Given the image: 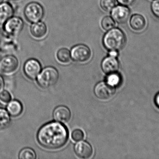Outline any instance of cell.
<instances>
[{
    "label": "cell",
    "mask_w": 159,
    "mask_h": 159,
    "mask_svg": "<svg viewBox=\"0 0 159 159\" xmlns=\"http://www.w3.org/2000/svg\"><path fill=\"white\" fill-rule=\"evenodd\" d=\"M36 155L33 149L30 148H25L20 152L19 158L20 159H35Z\"/></svg>",
    "instance_id": "ffe728a7"
},
{
    "label": "cell",
    "mask_w": 159,
    "mask_h": 159,
    "mask_svg": "<svg viewBox=\"0 0 159 159\" xmlns=\"http://www.w3.org/2000/svg\"><path fill=\"white\" fill-rule=\"evenodd\" d=\"M30 32L33 36L36 39L43 38L47 32L46 25L42 21L33 23L30 27Z\"/></svg>",
    "instance_id": "9a60e30c"
},
{
    "label": "cell",
    "mask_w": 159,
    "mask_h": 159,
    "mask_svg": "<svg viewBox=\"0 0 159 159\" xmlns=\"http://www.w3.org/2000/svg\"><path fill=\"white\" fill-rule=\"evenodd\" d=\"M155 101H156V104L159 107V93L156 96Z\"/></svg>",
    "instance_id": "f546056e"
},
{
    "label": "cell",
    "mask_w": 159,
    "mask_h": 159,
    "mask_svg": "<svg viewBox=\"0 0 159 159\" xmlns=\"http://www.w3.org/2000/svg\"><path fill=\"white\" fill-rule=\"evenodd\" d=\"M59 73L56 68H44L37 77V83L41 87L48 88L56 85L59 79Z\"/></svg>",
    "instance_id": "3957f363"
},
{
    "label": "cell",
    "mask_w": 159,
    "mask_h": 159,
    "mask_svg": "<svg viewBox=\"0 0 159 159\" xmlns=\"http://www.w3.org/2000/svg\"><path fill=\"white\" fill-rule=\"evenodd\" d=\"M94 93L98 99L107 100L114 96L116 93V88L107 82H101L94 87Z\"/></svg>",
    "instance_id": "8992f818"
},
{
    "label": "cell",
    "mask_w": 159,
    "mask_h": 159,
    "mask_svg": "<svg viewBox=\"0 0 159 159\" xmlns=\"http://www.w3.org/2000/svg\"><path fill=\"white\" fill-rule=\"evenodd\" d=\"M57 58L62 63H68L71 59L70 52L67 49H61L57 53Z\"/></svg>",
    "instance_id": "d6986e66"
},
{
    "label": "cell",
    "mask_w": 159,
    "mask_h": 159,
    "mask_svg": "<svg viewBox=\"0 0 159 159\" xmlns=\"http://www.w3.org/2000/svg\"><path fill=\"white\" fill-rule=\"evenodd\" d=\"M107 82L114 87L119 86L121 82V77L116 72L108 74L107 77Z\"/></svg>",
    "instance_id": "7402d4cb"
},
{
    "label": "cell",
    "mask_w": 159,
    "mask_h": 159,
    "mask_svg": "<svg viewBox=\"0 0 159 159\" xmlns=\"http://www.w3.org/2000/svg\"><path fill=\"white\" fill-rule=\"evenodd\" d=\"M10 122V115L7 111L0 108V130H3L7 128Z\"/></svg>",
    "instance_id": "ac0fdd59"
},
{
    "label": "cell",
    "mask_w": 159,
    "mask_h": 159,
    "mask_svg": "<svg viewBox=\"0 0 159 159\" xmlns=\"http://www.w3.org/2000/svg\"><path fill=\"white\" fill-rule=\"evenodd\" d=\"M23 111V106L20 102L15 100L7 104V111L9 115L13 117H16L21 115Z\"/></svg>",
    "instance_id": "e0dca14e"
},
{
    "label": "cell",
    "mask_w": 159,
    "mask_h": 159,
    "mask_svg": "<svg viewBox=\"0 0 159 159\" xmlns=\"http://www.w3.org/2000/svg\"><path fill=\"white\" fill-rule=\"evenodd\" d=\"M14 10L9 3L2 2L0 3V25H3L7 21L13 16Z\"/></svg>",
    "instance_id": "5bb4252c"
},
{
    "label": "cell",
    "mask_w": 159,
    "mask_h": 159,
    "mask_svg": "<svg viewBox=\"0 0 159 159\" xmlns=\"http://www.w3.org/2000/svg\"><path fill=\"white\" fill-rule=\"evenodd\" d=\"M4 87V81L3 78L0 75V92L3 90Z\"/></svg>",
    "instance_id": "83f0119b"
},
{
    "label": "cell",
    "mask_w": 159,
    "mask_h": 159,
    "mask_svg": "<svg viewBox=\"0 0 159 159\" xmlns=\"http://www.w3.org/2000/svg\"><path fill=\"white\" fill-rule=\"evenodd\" d=\"M71 58L75 61L83 63L88 61L91 56V51L89 47L84 44H78L72 49Z\"/></svg>",
    "instance_id": "5b68a950"
},
{
    "label": "cell",
    "mask_w": 159,
    "mask_h": 159,
    "mask_svg": "<svg viewBox=\"0 0 159 159\" xmlns=\"http://www.w3.org/2000/svg\"><path fill=\"white\" fill-rule=\"evenodd\" d=\"M18 66V60L13 55L5 56L0 61V71L5 74L15 72Z\"/></svg>",
    "instance_id": "ba28073f"
},
{
    "label": "cell",
    "mask_w": 159,
    "mask_h": 159,
    "mask_svg": "<svg viewBox=\"0 0 159 159\" xmlns=\"http://www.w3.org/2000/svg\"><path fill=\"white\" fill-rule=\"evenodd\" d=\"M84 134L83 131L79 129L74 130L72 133V139L74 142H79L84 139Z\"/></svg>",
    "instance_id": "d4e9b609"
},
{
    "label": "cell",
    "mask_w": 159,
    "mask_h": 159,
    "mask_svg": "<svg viewBox=\"0 0 159 159\" xmlns=\"http://www.w3.org/2000/svg\"><path fill=\"white\" fill-rule=\"evenodd\" d=\"M4 0H0V3H2V2H3V1Z\"/></svg>",
    "instance_id": "4dcf8cb0"
},
{
    "label": "cell",
    "mask_w": 159,
    "mask_h": 159,
    "mask_svg": "<svg viewBox=\"0 0 159 159\" xmlns=\"http://www.w3.org/2000/svg\"><path fill=\"white\" fill-rule=\"evenodd\" d=\"M6 32L11 35H18L23 30L24 22L21 18L12 16L3 24Z\"/></svg>",
    "instance_id": "52a82bcc"
},
{
    "label": "cell",
    "mask_w": 159,
    "mask_h": 159,
    "mask_svg": "<svg viewBox=\"0 0 159 159\" xmlns=\"http://www.w3.org/2000/svg\"><path fill=\"white\" fill-rule=\"evenodd\" d=\"M151 10L154 15L159 19V0H154L152 2Z\"/></svg>",
    "instance_id": "484cf974"
},
{
    "label": "cell",
    "mask_w": 159,
    "mask_h": 159,
    "mask_svg": "<svg viewBox=\"0 0 159 159\" xmlns=\"http://www.w3.org/2000/svg\"><path fill=\"white\" fill-rule=\"evenodd\" d=\"M44 13L43 6L36 2L29 3L24 8V16L26 19L31 23L41 21L43 17Z\"/></svg>",
    "instance_id": "277c9868"
},
{
    "label": "cell",
    "mask_w": 159,
    "mask_h": 159,
    "mask_svg": "<svg viewBox=\"0 0 159 159\" xmlns=\"http://www.w3.org/2000/svg\"><path fill=\"white\" fill-rule=\"evenodd\" d=\"M12 101V96L10 93L6 90H3L0 92V101L4 104H7Z\"/></svg>",
    "instance_id": "cb8c5ba5"
},
{
    "label": "cell",
    "mask_w": 159,
    "mask_h": 159,
    "mask_svg": "<svg viewBox=\"0 0 159 159\" xmlns=\"http://www.w3.org/2000/svg\"><path fill=\"white\" fill-rule=\"evenodd\" d=\"M75 154L81 159L90 158L93 154V150L91 145L85 141L77 143L75 146Z\"/></svg>",
    "instance_id": "8fae6325"
},
{
    "label": "cell",
    "mask_w": 159,
    "mask_h": 159,
    "mask_svg": "<svg viewBox=\"0 0 159 159\" xmlns=\"http://www.w3.org/2000/svg\"><path fill=\"white\" fill-rule=\"evenodd\" d=\"M109 56L111 57H116L118 55L117 51H109Z\"/></svg>",
    "instance_id": "f1b7e54d"
},
{
    "label": "cell",
    "mask_w": 159,
    "mask_h": 159,
    "mask_svg": "<svg viewBox=\"0 0 159 159\" xmlns=\"http://www.w3.org/2000/svg\"><path fill=\"white\" fill-rule=\"evenodd\" d=\"M54 119L61 123H66L69 122L71 117V114L70 109L66 106H59L53 112Z\"/></svg>",
    "instance_id": "4fadbf2b"
},
{
    "label": "cell",
    "mask_w": 159,
    "mask_h": 159,
    "mask_svg": "<svg viewBox=\"0 0 159 159\" xmlns=\"http://www.w3.org/2000/svg\"><path fill=\"white\" fill-rule=\"evenodd\" d=\"M126 43V36L123 32L118 28H113L108 30L103 38L104 46L109 51L120 50Z\"/></svg>",
    "instance_id": "7a4b0ae2"
},
{
    "label": "cell",
    "mask_w": 159,
    "mask_h": 159,
    "mask_svg": "<svg viewBox=\"0 0 159 159\" xmlns=\"http://www.w3.org/2000/svg\"><path fill=\"white\" fill-rule=\"evenodd\" d=\"M130 14L129 9L125 6L115 7L111 11L112 18L117 23L119 24L125 23L129 19Z\"/></svg>",
    "instance_id": "30bf717a"
},
{
    "label": "cell",
    "mask_w": 159,
    "mask_h": 159,
    "mask_svg": "<svg viewBox=\"0 0 159 159\" xmlns=\"http://www.w3.org/2000/svg\"><path fill=\"white\" fill-rule=\"evenodd\" d=\"M23 71L26 76L30 79H34L38 77L41 71L40 62L35 59H30L26 62Z\"/></svg>",
    "instance_id": "9c48e42d"
},
{
    "label": "cell",
    "mask_w": 159,
    "mask_h": 159,
    "mask_svg": "<svg viewBox=\"0 0 159 159\" xmlns=\"http://www.w3.org/2000/svg\"><path fill=\"white\" fill-rule=\"evenodd\" d=\"M11 1H19V0H11Z\"/></svg>",
    "instance_id": "1f68e13d"
},
{
    "label": "cell",
    "mask_w": 159,
    "mask_h": 159,
    "mask_svg": "<svg viewBox=\"0 0 159 159\" xmlns=\"http://www.w3.org/2000/svg\"><path fill=\"white\" fill-rule=\"evenodd\" d=\"M121 5L129 6L131 5L135 2V0H117Z\"/></svg>",
    "instance_id": "4316f807"
},
{
    "label": "cell",
    "mask_w": 159,
    "mask_h": 159,
    "mask_svg": "<svg viewBox=\"0 0 159 159\" xmlns=\"http://www.w3.org/2000/svg\"><path fill=\"white\" fill-rule=\"evenodd\" d=\"M101 66L104 72L110 74L117 72L119 69V63L116 57L109 56L103 60Z\"/></svg>",
    "instance_id": "7c38bea8"
},
{
    "label": "cell",
    "mask_w": 159,
    "mask_h": 159,
    "mask_svg": "<svg viewBox=\"0 0 159 159\" xmlns=\"http://www.w3.org/2000/svg\"><path fill=\"white\" fill-rule=\"evenodd\" d=\"M130 25L133 30L136 31L143 30L146 26V21L142 15L135 14L132 16Z\"/></svg>",
    "instance_id": "2e32d148"
},
{
    "label": "cell",
    "mask_w": 159,
    "mask_h": 159,
    "mask_svg": "<svg viewBox=\"0 0 159 159\" xmlns=\"http://www.w3.org/2000/svg\"><path fill=\"white\" fill-rule=\"evenodd\" d=\"M68 129L60 122H51L43 126L37 135L39 143L44 148L57 149L63 147L68 140Z\"/></svg>",
    "instance_id": "6da1fadb"
},
{
    "label": "cell",
    "mask_w": 159,
    "mask_h": 159,
    "mask_svg": "<svg viewBox=\"0 0 159 159\" xmlns=\"http://www.w3.org/2000/svg\"><path fill=\"white\" fill-rule=\"evenodd\" d=\"M102 28L105 30L108 31L114 28L116 26L115 21L111 17L107 16L104 17L101 21Z\"/></svg>",
    "instance_id": "44dd1931"
},
{
    "label": "cell",
    "mask_w": 159,
    "mask_h": 159,
    "mask_svg": "<svg viewBox=\"0 0 159 159\" xmlns=\"http://www.w3.org/2000/svg\"><path fill=\"white\" fill-rule=\"evenodd\" d=\"M115 0H101L100 5L103 10L106 12H110L116 6Z\"/></svg>",
    "instance_id": "603a6c76"
}]
</instances>
